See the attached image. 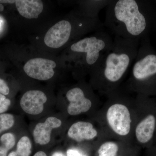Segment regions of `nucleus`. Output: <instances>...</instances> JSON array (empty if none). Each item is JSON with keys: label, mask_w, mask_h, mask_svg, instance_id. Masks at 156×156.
<instances>
[{"label": "nucleus", "mask_w": 156, "mask_h": 156, "mask_svg": "<svg viewBox=\"0 0 156 156\" xmlns=\"http://www.w3.org/2000/svg\"><path fill=\"white\" fill-rule=\"evenodd\" d=\"M103 26L115 36L140 41L156 29V10L150 1L110 0Z\"/></svg>", "instance_id": "1"}, {"label": "nucleus", "mask_w": 156, "mask_h": 156, "mask_svg": "<svg viewBox=\"0 0 156 156\" xmlns=\"http://www.w3.org/2000/svg\"><path fill=\"white\" fill-rule=\"evenodd\" d=\"M140 41L115 36L110 48L91 72L93 89L107 95L119 88L136 58Z\"/></svg>", "instance_id": "2"}, {"label": "nucleus", "mask_w": 156, "mask_h": 156, "mask_svg": "<svg viewBox=\"0 0 156 156\" xmlns=\"http://www.w3.org/2000/svg\"><path fill=\"white\" fill-rule=\"evenodd\" d=\"M107 95L108 100L104 107L97 113V122L109 138L133 142L137 118L136 99L120 87Z\"/></svg>", "instance_id": "3"}, {"label": "nucleus", "mask_w": 156, "mask_h": 156, "mask_svg": "<svg viewBox=\"0 0 156 156\" xmlns=\"http://www.w3.org/2000/svg\"><path fill=\"white\" fill-rule=\"evenodd\" d=\"M126 82L125 91L148 97L156 95V51L148 37L140 41L137 56Z\"/></svg>", "instance_id": "4"}, {"label": "nucleus", "mask_w": 156, "mask_h": 156, "mask_svg": "<svg viewBox=\"0 0 156 156\" xmlns=\"http://www.w3.org/2000/svg\"><path fill=\"white\" fill-rule=\"evenodd\" d=\"M137 118L133 134V142L143 147L154 142L156 132V101L150 97L137 95Z\"/></svg>", "instance_id": "5"}, {"label": "nucleus", "mask_w": 156, "mask_h": 156, "mask_svg": "<svg viewBox=\"0 0 156 156\" xmlns=\"http://www.w3.org/2000/svg\"><path fill=\"white\" fill-rule=\"evenodd\" d=\"M67 134L70 138L77 142L94 140L102 142L108 138L100 124L96 127L93 123L84 121L73 123Z\"/></svg>", "instance_id": "6"}, {"label": "nucleus", "mask_w": 156, "mask_h": 156, "mask_svg": "<svg viewBox=\"0 0 156 156\" xmlns=\"http://www.w3.org/2000/svg\"><path fill=\"white\" fill-rule=\"evenodd\" d=\"M66 98L69 102L67 107L69 114L76 116L89 111L94 104H98L99 99L94 95L87 97L83 89L80 87L72 88L68 91Z\"/></svg>", "instance_id": "7"}, {"label": "nucleus", "mask_w": 156, "mask_h": 156, "mask_svg": "<svg viewBox=\"0 0 156 156\" xmlns=\"http://www.w3.org/2000/svg\"><path fill=\"white\" fill-rule=\"evenodd\" d=\"M73 28V23L69 20L59 21L47 32L44 40L45 44L50 48H61L69 41Z\"/></svg>", "instance_id": "8"}, {"label": "nucleus", "mask_w": 156, "mask_h": 156, "mask_svg": "<svg viewBox=\"0 0 156 156\" xmlns=\"http://www.w3.org/2000/svg\"><path fill=\"white\" fill-rule=\"evenodd\" d=\"M56 63L53 60L36 58L29 60L23 66V70L29 76L39 80H48L54 75L53 69Z\"/></svg>", "instance_id": "9"}, {"label": "nucleus", "mask_w": 156, "mask_h": 156, "mask_svg": "<svg viewBox=\"0 0 156 156\" xmlns=\"http://www.w3.org/2000/svg\"><path fill=\"white\" fill-rule=\"evenodd\" d=\"M48 100L47 95L39 90H30L25 92L20 101V105L23 111L31 115L41 113L44 104Z\"/></svg>", "instance_id": "10"}, {"label": "nucleus", "mask_w": 156, "mask_h": 156, "mask_svg": "<svg viewBox=\"0 0 156 156\" xmlns=\"http://www.w3.org/2000/svg\"><path fill=\"white\" fill-rule=\"evenodd\" d=\"M62 121L55 117H49L44 122L38 123L33 131L35 142L40 145L48 144L51 139L52 130L61 126Z\"/></svg>", "instance_id": "11"}, {"label": "nucleus", "mask_w": 156, "mask_h": 156, "mask_svg": "<svg viewBox=\"0 0 156 156\" xmlns=\"http://www.w3.org/2000/svg\"><path fill=\"white\" fill-rule=\"evenodd\" d=\"M15 4L19 14L28 19L37 18L44 9L43 2L39 0H18Z\"/></svg>", "instance_id": "12"}, {"label": "nucleus", "mask_w": 156, "mask_h": 156, "mask_svg": "<svg viewBox=\"0 0 156 156\" xmlns=\"http://www.w3.org/2000/svg\"><path fill=\"white\" fill-rule=\"evenodd\" d=\"M119 141L105 140L103 141L98 150V156H116L119 150Z\"/></svg>", "instance_id": "13"}, {"label": "nucleus", "mask_w": 156, "mask_h": 156, "mask_svg": "<svg viewBox=\"0 0 156 156\" xmlns=\"http://www.w3.org/2000/svg\"><path fill=\"white\" fill-rule=\"evenodd\" d=\"M0 140L2 143L0 146V156H7L8 151L15 145V136L12 133H6L1 136Z\"/></svg>", "instance_id": "14"}, {"label": "nucleus", "mask_w": 156, "mask_h": 156, "mask_svg": "<svg viewBox=\"0 0 156 156\" xmlns=\"http://www.w3.org/2000/svg\"><path fill=\"white\" fill-rule=\"evenodd\" d=\"M32 144L27 136H22L17 144L15 151L17 156H30L31 152Z\"/></svg>", "instance_id": "15"}, {"label": "nucleus", "mask_w": 156, "mask_h": 156, "mask_svg": "<svg viewBox=\"0 0 156 156\" xmlns=\"http://www.w3.org/2000/svg\"><path fill=\"white\" fill-rule=\"evenodd\" d=\"M14 124V118L10 114H0V133L13 127Z\"/></svg>", "instance_id": "16"}, {"label": "nucleus", "mask_w": 156, "mask_h": 156, "mask_svg": "<svg viewBox=\"0 0 156 156\" xmlns=\"http://www.w3.org/2000/svg\"><path fill=\"white\" fill-rule=\"evenodd\" d=\"M10 99L6 98L5 96L0 93V113L5 112L11 105Z\"/></svg>", "instance_id": "17"}, {"label": "nucleus", "mask_w": 156, "mask_h": 156, "mask_svg": "<svg viewBox=\"0 0 156 156\" xmlns=\"http://www.w3.org/2000/svg\"><path fill=\"white\" fill-rule=\"evenodd\" d=\"M10 92L8 85L5 81L0 79V93L4 95H9Z\"/></svg>", "instance_id": "18"}, {"label": "nucleus", "mask_w": 156, "mask_h": 156, "mask_svg": "<svg viewBox=\"0 0 156 156\" xmlns=\"http://www.w3.org/2000/svg\"><path fill=\"white\" fill-rule=\"evenodd\" d=\"M67 156H87V155L84 154L83 153L75 149H69L66 152Z\"/></svg>", "instance_id": "19"}, {"label": "nucleus", "mask_w": 156, "mask_h": 156, "mask_svg": "<svg viewBox=\"0 0 156 156\" xmlns=\"http://www.w3.org/2000/svg\"><path fill=\"white\" fill-rule=\"evenodd\" d=\"M34 156H47L46 154L43 151H39L35 154Z\"/></svg>", "instance_id": "20"}, {"label": "nucleus", "mask_w": 156, "mask_h": 156, "mask_svg": "<svg viewBox=\"0 0 156 156\" xmlns=\"http://www.w3.org/2000/svg\"><path fill=\"white\" fill-rule=\"evenodd\" d=\"M16 1H0V3H16Z\"/></svg>", "instance_id": "21"}, {"label": "nucleus", "mask_w": 156, "mask_h": 156, "mask_svg": "<svg viewBox=\"0 0 156 156\" xmlns=\"http://www.w3.org/2000/svg\"><path fill=\"white\" fill-rule=\"evenodd\" d=\"M52 156H65L63 154L60 152H56Z\"/></svg>", "instance_id": "22"}, {"label": "nucleus", "mask_w": 156, "mask_h": 156, "mask_svg": "<svg viewBox=\"0 0 156 156\" xmlns=\"http://www.w3.org/2000/svg\"><path fill=\"white\" fill-rule=\"evenodd\" d=\"M3 24H4V21L3 20L1 17H0V30H2V28Z\"/></svg>", "instance_id": "23"}, {"label": "nucleus", "mask_w": 156, "mask_h": 156, "mask_svg": "<svg viewBox=\"0 0 156 156\" xmlns=\"http://www.w3.org/2000/svg\"><path fill=\"white\" fill-rule=\"evenodd\" d=\"M8 156H17L16 151H12L9 154Z\"/></svg>", "instance_id": "24"}, {"label": "nucleus", "mask_w": 156, "mask_h": 156, "mask_svg": "<svg viewBox=\"0 0 156 156\" xmlns=\"http://www.w3.org/2000/svg\"><path fill=\"white\" fill-rule=\"evenodd\" d=\"M4 10V7L2 5L0 4V11H2Z\"/></svg>", "instance_id": "25"}, {"label": "nucleus", "mask_w": 156, "mask_h": 156, "mask_svg": "<svg viewBox=\"0 0 156 156\" xmlns=\"http://www.w3.org/2000/svg\"><path fill=\"white\" fill-rule=\"evenodd\" d=\"M154 142L156 143V132L155 136Z\"/></svg>", "instance_id": "26"}, {"label": "nucleus", "mask_w": 156, "mask_h": 156, "mask_svg": "<svg viewBox=\"0 0 156 156\" xmlns=\"http://www.w3.org/2000/svg\"><path fill=\"white\" fill-rule=\"evenodd\" d=\"M116 156H117V155Z\"/></svg>", "instance_id": "27"}, {"label": "nucleus", "mask_w": 156, "mask_h": 156, "mask_svg": "<svg viewBox=\"0 0 156 156\" xmlns=\"http://www.w3.org/2000/svg\"><path fill=\"white\" fill-rule=\"evenodd\" d=\"M155 2H156V1H155Z\"/></svg>", "instance_id": "28"}]
</instances>
